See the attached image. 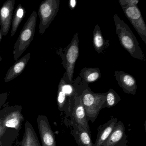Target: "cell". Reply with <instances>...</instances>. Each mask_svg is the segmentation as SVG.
<instances>
[{"label": "cell", "instance_id": "cell-1", "mask_svg": "<svg viewBox=\"0 0 146 146\" xmlns=\"http://www.w3.org/2000/svg\"><path fill=\"white\" fill-rule=\"evenodd\" d=\"M113 18L116 32L121 46L131 57L145 62L144 54L130 28L117 14H114Z\"/></svg>", "mask_w": 146, "mask_h": 146}, {"label": "cell", "instance_id": "cell-2", "mask_svg": "<svg viewBox=\"0 0 146 146\" xmlns=\"http://www.w3.org/2000/svg\"><path fill=\"white\" fill-rule=\"evenodd\" d=\"M37 13L34 11L25 23L13 47V59L17 61L33 41L35 32Z\"/></svg>", "mask_w": 146, "mask_h": 146}, {"label": "cell", "instance_id": "cell-3", "mask_svg": "<svg viewBox=\"0 0 146 146\" xmlns=\"http://www.w3.org/2000/svg\"><path fill=\"white\" fill-rule=\"evenodd\" d=\"M85 109L87 119L94 123L102 109L106 108V93L96 94L85 89L79 95Z\"/></svg>", "mask_w": 146, "mask_h": 146}, {"label": "cell", "instance_id": "cell-4", "mask_svg": "<svg viewBox=\"0 0 146 146\" xmlns=\"http://www.w3.org/2000/svg\"><path fill=\"white\" fill-rule=\"evenodd\" d=\"M66 75H64L58 86L57 102L58 108L60 111L64 112L66 117L69 118L74 107L75 96L77 90L69 83H66Z\"/></svg>", "mask_w": 146, "mask_h": 146}, {"label": "cell", "instance_id": "cell-5", "mask_svg": "<svg viewBox=\"0 0 146 146\" xmlns=\"http://www.w3.org/2000/svg\"><path fill=\"white\" fill-rule=\"evenodd\" d=\"M5 103L0 110V120L7 127L15 129L20 132L25 118L22 113V106L19 105L8 106Z\"/></svg>", "mask_w": 146, "mask_h": 146}, {"label": "cell", "instance_id": "cell-6", "mask_svg": "<svg viewBox=\"0 0 146 146\" xmlns=\"http://www.w3.org/2000/svg\"><path fill=\"white\" fill-rule=\"evenodd\" d=\"M60 0H45L40 4L38 14L40 19L39 33H45L55 18L59 9Z\"/></svg>", "mask_w": 146, "mask_h": 146}, {"label": "cell", "instance_id": "cell-7", "mask_svg": "<svg viewBox=\"0 0 146 146\" xmlns=\"http://www.w3.org/2000/svg\"><path fill=\"white\" fill-rule=\"evenodd\" d=\"M78 33H76L70 43L63 58V64L66 70V78L68 82L73 83V74L75 64L79 56V39Z\"/></svg>", "mask_w": 146, "mask_h": 146}, {"label": "cell", "instance_id": "cell-8", "mask_svg": "<svg viewBox=\"0 0 146 146\" xmlns=\"http://www.w3.org/2000/svg\"><path fill=\"white\" fill-rule=\"evenodd\" d=\"M121 7L126 17L138 33L141 39L146 44V25L137 6Z\"/></svg>", "mask_w": 146, "mask_h": 146}, {"label": "cell", "instance_id": "cell-9", "mask_svg": "<svg viewBox=\"0 0 146 146\" xmlns=\"http://www.w3.org/2000/svg\"><path fill=\"white\" fill-rule=\"evenodd\" d=\"M70 117V123L72 127L76 126L90 132L88 120L80 96L76 93L75 96L74 107Z\"/></svg>", "mask_w": 146, "mask_h": 146}, {"label": "cell", "instance_id": "cell-10", "mask_svg": "<svg viewBox=\"0 0 146 146\" xmlns=\"http://www.w3.org/2000/svg\"><path fill=\"white\" fill-rule=\"evenodd\" d=\"M37 123L42 146H56L55 135L47 117L38 115Z\"/></svg>", "mask_w": 146, "mask_h": 146}, {"label": "cell", "instance_id": "cell-11", "mask_svg": "<svg viewBox=\"0 0 146 146\" xmlns=\"http://www.w3.org/2000/svg\"><path fill=\"white\" fill-rule=\"evenodd\" d=\"M15 0H7L0 9V25L2 35L9 33L12 21Z\"/></svg>", "mask_w": 146, "mask_h": 146}, {"label": "cell", "instance_id": "cell-12", "mask_svg": "<svg viewBox=\"0 0 146 146\" xmlns=\"http://www.w3.org/2000/svg\"><path fill=\"white\" fill-rule=\"evenodd\" d=\"M127 143L124 125L122 121H118L108 138L101 146H126Z\"/></svg>", "mask_w": 146, "mask_h": 146}, {"label": "cell", "instance_id": "cell-13", "mask_svg": "<svg viewBox=\"0 0 146 146\" xmlns=\"http://www.w3.org/2000/svg\"><path fill=\"white\" fill-rule=\"evenodd\" d=\"M114 72L115 79L124 92L130 94H135L137 85L135 78L123 71L116 70Z\"/></svg>", "mask_w": 146, "mask_h": 146}, {"label": "cell", "instance_id": "cell-14", "mask_svg": "<svg viewBox=\"0 0 146 146\" xmlns=\"http://www.w3.org/2000/svg\"><path fill=\"white\" fill-rule=\"evenodd\" d=\"M31 58V53H29L21 58L16 61L7 72L4 78V82H9L17 77L24 70Z\"/></svg>", "mask_w": 146, "mask_h": 146}, {"label": "cell", "instance_id": "cell-15", "mask_svg": "<svg viewBox=\"0 0 146 146\" xmlns=\"http://www.w3.org/2000/svg\"><path fill=\"white\" fill-rule=\"evenodd\" d=\"M15 143L17 146H41L33 126L29 121L25 122L23 139L16 141Z\"/></svg>", "mask_w": 146, "mask_h": 146}, {"label": "cell", "instance_id": "cell-16", "mask_svg": "<svg viewBox=\"0 0 146 146\" xmlns=\"http://www.w3.org/2000/svg\"><path fill=\"white\" fill-rule=\"evenodd\" d=\"M117 121V118L112 117L109 121L98 127L94 146H101L103 144L115 128Z\"/></svg>", "mask_w": 146, "mask_h": 146}, {"label": "cell", "instance_id": "cell-17", "mask_svg": "<svg viewBox=\"0 0 146 146\" xmlns=\"http://www.w3.org/2000/svg\"><path fill=\"white\" fill-rule=\"evenodd\" d=\"M19 135L16 129L6 127L0 120V146H13Z\"/></svg>", "mask_w": 146, "mask_h": 146}, {"label": "cell", "instance_id": "cell-18", "mask_svg": "<svg viewBox=\"0 0 146 146\" xmlns=\"http://www.w3.org/2000/svg\"><path fill=\"white\" fill-rule=\"evenodd\" d=\"M71 134L79 146H94L90 136V132L76 126H73Z\"/></svg>", "mask_w": 146, "mask_h": 146}, {"label": "cell", "instance_id": "cell-19", "mask_svg": "<svg viewBox=\"0 0 146 146\" xmlns=\"http://www.w3.org/2000/svg\"><path fill=\"white\" fill-rule=\"evenodd\" d=\"M106 42H108V41L104 39L100 26L96 24L93 32V45L98 53H101L107 48L108 44Z\"/></svg>", "mask_w": 146, "mask_h": 146}, {"label": "cell", "instance_id": "cell-20", "mask_svg": "<svg viewBox=\"0 0 146 146\" xmlns=\"http://www.w3.org/2000/svg\"><path fill=\"white\" fill-rule=\"evenodd\" d=\"M26 14L25 8L21 4H19L13 13L11 29V37H12L16 34Z\"/></svg>", "mask_w": 146, "mask_h": 146}, {"label": "cell", "instance_id": "cell-21", "mask_svg": "<svg viewBox=\"0 0 146 146\" xmlns=\"http://www.w3.org/2000/svg\"><path fill=\"white\" fill-rule=\"evenodd\" d=\"M79 75L87 83L96 82L99 80L101 76L100 71L98 68L85 67L81 71Z\"/></svg>", "mask_w": 146, "mask_h": 146}, {"label": "cell", "instance_id": "cell-22", "mask_svg": "<svg viewBox=\"0 0 146 146\" xmlns=\"http://www.w3.org/2000/svg\"><path fill=\"white\" fill-rule=\"evenodd\" d=\"M121 98L113 89H110L106 93V108H111L117 105Z\"/></svg>", "mask_w": 146, "mask_h": 146}, {"label": "cell", "instance_id": "cell-23", "mask_svg": "<svg viewBox=\"0 0 146 146\" xmlns=\"http://www.w3.org/2000/svg\"><path fill=\"white\" fill-rule=\"evenodd\" d=\"M121 7H131L137 6L139 1L137 0H119Z\"/></svg>", "mask_w": 146, "mask_h": 146}, {"label": "cell", "instance_id": "cell-24", "mask_svg": "<svg viewBox=\"0 0 146 146\" xmlns=\"http://www.w3.org/2000/svg\"><path fill=\"white\" fill-rule=\"evenodd\" d=\"M8 94L7 92L0 94V110L5 104L8 98Z\"/></svg>", "mask_w": 146, "mask_h": 146}, {"label": "cell", "instance_id": "cell-25", "mask_svg": "<svg viewBox=\"0 0 146 146\" xmlns=\"http://www.w3.org/2000/svg\"><path fill=\"white\" fill-rule=\"evenodd\" d=\"M76 1L75 0H71L70 1V7L72 9H74L76 7Z\"/></svg>", "mask_w": 146, "mask_h": 146}, {"label": "cell", "instance_id": "cell-26", "mask_svg": "<svg viewBox=\"0 0 146 146\" xmlns=\"http://www.w3.org/2000/svg\"><path fill=\"white\" fill-rule=\"evenodd\" d=\"M2 33H1V28H0V43L1 42V40H2Z\"/></svg>", "mask_w": 146, "mask_h": 146}, {"label": "cell", "instance_id": "cell-27", "mask_svg": "<svg viewBox=\"0 0 146 146\" xmlns=\"http://www.w3.org/2000/svg\"><path fill=\"white\" fill-rule=\"evenodd\" d=\"M2 61V58H1V55L0 54V62H1Z\"/></svg>", "mask_w": 146, "mask_h": 146}, {"label": "cell", "instance_id": "cell-28", "mask_svg": "<svg viewBox=\"0 0 146 146\" xmlns=\"http://www.w3.org/2000/svg\"></svg>", "mask_w": 146, "mask_h": 146}]
</instances>
